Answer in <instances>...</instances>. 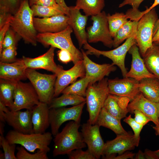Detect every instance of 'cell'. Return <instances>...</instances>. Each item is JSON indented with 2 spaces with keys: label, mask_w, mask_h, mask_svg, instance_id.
Listing matches in <instances>:
<instances>
[{
  "label": "cell",
  "mask_w": 159,
  "mask_h": 159,
  "mask_svg": "<svg viewBox=\"0 0 159 159\" xmlns=\"http://www.w3.org/2000/svg\"><path fill=\"white\" fill-rule=\"evenodd\" d=\"M33 11L28 0H24L18 10L12 15L9 22L10 27L26 43L37 44V32L33 23Z\"/></svg>",
  "instance_id": "1"
},
{
  "label": "cell",
  "mask_w": 159,
  "mask_h": 159,
  "mask_svg": "<svg viewBox=\"0 0 159 159\" xmlns=\"http://www.w3.org/2000/svg\"><path fill=\"white\" fill-rule=\"evenodd\" d=\"M80 126V122L72 121L54 136L53 156L67 155L73 150L86 147V144L78 130Z\"/></svg>",
  "instance_id": "2"
},
{
  "label": "cell",
  "mask_w": 159,
  "mask_h": 159,
  "mask_svg": "<svg viewBox=\"0 0 159 159\" xmlns=\"http://www.w3.org/2000/svg\"><path fill=\"white\" fill-rule=\"evenodd\" d=\"M73 30L69 25L64 29L56 33H39L37 41L44 46H51L69 52L72 55L74 64L83 60L82 54L74 44L71 38Z\"/></svg>",
  "instance_id": "3"
},
{
  "label": "cell",
  "mask_w": 159,
  "mask_h": 159,
  "mask_svg": "<svg viewBox=\"0 0 159 159\" xmlns=\"http://www.w3.org/2000/svg\"><path fill=\"white\" fill-rule=\"evenodd\" d=\"M52 136L49 132L25 134L13 130L8 132L5 137L10 143L20 145L29 152L34 153L37 149L47 153L50 150Z\"/></svg>",
  "instance_id": "4"
},
{
  "label": "cell",
  "mask_w": 159,
  "mask_h": 159,
  "mask_svg": "<svg viewBox=\"0 0 159 159\" xmlns=\"http://www.w3.org/2000/svg\"><path fill=\"white\" fill-rule=\"evenodd\" d=\"M108 81L107 78H104L97 83L89 85L87 88L85 96L87 110L89 115L87 122L91 125L95 124L109 94Z\"/></svg>",
  "instance_id": "5"
},
{
  "label": "cell",
  "mask_w": 159,
  "mask_h": 159,
  "mask_svg": "<svg viewBox=\"0 0 159 159\" xmlns=\"http://www.w3.org/2000/svg\"><path fill=\"white\" fill-rule=\"evenodd\" d=\"M158 19L154 8L143 14L138 21L135 39L143 57L153 46V30Z\"/></svg>",
  "instance_id": "6"
},
{
  "label": "cell",
  "mask_w": 159,
  "mask_h": 159,
  "mask_svg": "<svg viewBox=\"0 0 159 159\" xmlns=\"http://www.w3.org/2000/svg\"><path fill=\"white\" fill-rule=\"evenodd\" d=\"M26 75L35 90L40 102L49 105L54 98L57 75L55 74H43L35 69L28 68Z\"/></svg>",
  "instance_id": "7"
},
{
  "label": "cell",
  "mask_w": 159,
  "mask_h": 159,
  "mask_svg": "<svg viewBox=\"0 0 159 159\" xmlns=\"http://www.w3.org/2000/svg\"><path fill=\"white\" fill-rule=\"evenodd\" d=\"M135 35L127 39L121 45L109 51L98 50L90 45L88 42L84 45V48L87 50V54L94 55L97 57L102 55L110 59L112 64L117 66L120 69L123 77H126L127 72L125 66V60L126 54L131 47L136 44Z\"/></svg>",
  "instance_id": "8"
},
{
  "label": "cell",
  "mask_w": 159,
  "mask_h": 159,
  "mask_svg": "<svg viewBox=\"0 0 159 159\" xmlns=\"http://www.w3.org/2000/svg\"><path fill=\"white\" fill-rule=\"evenodd\" d=\"M92 26L87 29L88 42H101L105 46L110 48L113 46V39L109 28L107 14L104 11L91 16Z\"/></svg>",
  "instance_id": "9"
},
{
  "label": "cell",
  "mask_w": 159,
  "mask_h": 159,
  "mask_svg": "<svg viewBox=\"0 0 159 159\" xmlns=\"http://www.w3.org/2000/svg\"><path fill=\"white\" fill-rule=\"evenodd\" d=\"M40 102L38 95L31 83L19 81L16 83L13 102L9 108L13 111L31 110Z\"/></svg>",
  "instance_id": "10"
},
{
  "label": "cell",
  "mask_w": 159,
  "mask_h": 159,
  "mask_svg": "<svg viewBox=\"0 0 159 159\" xmlns=\"http://www.w3.org/2000/svg\"><path fill=\"white\" fill-rule=\"evenodd\" d=\"M86 101L69 108L61 107L50 109V126L51 133L55 136L62 125L68 121L80 122L82 110Z\"/></svg>",
  "instance_id": "11"
},
{
  "label": "cell",
  "mask_w": 159,
  "mask_h": 159,
  "mask_svg": "<svg viewBox=\"0 0 159 159\" xmlns=\"http://www.w3.org/2000/svg\"><path fill=\"white\" fill-rule=\"evenodd\" d=\"M140 140L129 133L117 135L114 139L105 143L102 156L105 159H113L116 154L120 155L138 147Z\"/></svg>",
  "instance_id": "12"
},
{
  "label": "cell",
  "mask_w": 159,
  "mask_h": 159,
  "mask_svg": "<svg viewBox=\"0 0 159 159\" xmlns=\"http://www.w3.org/2000/svg\"><path fill=\"white\" fill-rule=\"evenodd\" d=\"M100 126L91 125L87 122L81 126V133L84 142L88 149L96 159H100L102 155L105 144L100 131Z\"/></svg>",
  "instance_id": "13"
},
{
  "label": "cell",
  "mask_w": 159,
  "mask_h": 159,
  "mask_svg": "<svg viewBox=\"0 0 159 159\" xmlns=\"http://www.w3.org/2000/svg\"><path fill=\"white\" fill-rule=\"evenodd\" d=\"M109 94L132 100L140 92L139 82L131 78L108 80Z\"/></svg>",
  "instance_id": "14"
},
{
  "label": "cell",
  "mask_w": 159,
  "mask_h": 159,
  "mask_svg": "<svg viewBox=\"0 0 159 159\" xmlns=\"http://www.w3.org/2000/svg\"><path fill=\"white\" fill-rule=\"evenodd\" d=\"M85 75V70L83 60L79 61L70 69H63L57 75L54 88L53 97H58L63 90L70 84L74 83L79 77Z\"/></svg>",
  "instance_id": "15"
},
{
  "label": "cell",
  "mask_w": 159,
  "mask_h": 159,
  "mask_svg": "<svg viewBox=\"0 0 159 159\" xmlns=\"http://www.w3.org/2000/svg\"><path fill=\"white\" fill-rule=\"evenodd\" d=\"M32 110L13 111L9 110L5 112V122L14 130L25 134L34 133L32 121Z\"/></svg>",
  "instance_id": "16"
},
{
  "label": "cell",
  "mask_w": 159,
  "mask_h": 159,
  "mask_svg": "<svg viewBox=\"0 0 159 159\" xmlns=\"http://www.w3.org/2000/svg\"><path fill=\"white\" fill-rule=\"evenodd\" d=\"M55 48L51 46L45 53L38 57L31 58L23 56L22 59L27 68L43 69L51 72L57 75L63 68L57 65L54 61Z\"/></svg>",
  "instance_id": "17"
},
{
  "label": "cell",
  "mask_w": 159,
  "mask_h": 159,
  "mask_svg": "<svg viewBox=\"0 0 159 159\" xmlns=\"http://www.w3.org/2000/svg\"><path fill=\"white\" fill-rule=\"evenodd\" d=\"M83 60L85 70V76L90 80V85L102 80L116 70V67L112 63L99 64L91 60L83 49H81Z\"/></svg>",
  "instance_id": "18"
},
{
  "label": "cell",
  "mask_w": 159,
  "mask_h": 159,
  "mask_svg": "<svg viewBox=\"0 0 159 159\" xmlns=\"http://www.w3.org/2000/svg\"><path fill=\"white\" fill-rule=\"evenodd\" d=\"M69 17L60 14L47 18L33 17L34 28L39 33H56L61 31L69 25Z\"/></svg>",
  "instance_id": "19"
},
{
  "label": "cell",
  "mask_w": 159,
  "mask_h": 159,
  "mask_svg": "<svg viewBox=\"0 0 159 159\" xmlns=\"http://www.w3.org/2000/svg\"><path fill=\"white\" fill-rule=\"evenodd\" d=\"M68 24L72 29L81 48L88 42L85 27L88 16L81 13L80 10L74 6L69 7Z\"/></svg>",
  "instance_id": "20"
},
{
  "label": "cell",
  "mask_w": 159,
  "mask_h": 159,
  "mask_svg": "<svg viewBox=\"0 0 159 159\" xmlns=\"http://www.w3.org/2000/svg\"><path fill=\"white\" fill-rule=\"evenodd\" d=\"M127 108L130 112H133L138 110L148 117L155 126H159L157 103L147 99L140 92L128 104Z\"/></svg>",
  "instance_id": "21"
},
{
  "label": "cell",
  "mask_w": 159,
  "mask_h": 159,
  "mask_svg": "<svg viewBox=\"0 0 159 159\" xmlns=\"http://www.w3.org/2000/svg\"><path fill=\"white\" fill-rule=\"evenodd\" d=\"M139 51L135 44L132 46L128 52L132 56V60L130 69L127 72L126 77L132 78L139 82L145 78L156 77L148 70Z\"/></svg>",
  "instance_id": "22"
},
{
  "label": "cell",
  "mask_w": 159,
  "mask_h": 159,
  "mask_svg": "<svg viewBox=\"0 0 159 159\" xmlns=\"http://www.w3.org/2000/svg\"><path fill=\"white\" fill-rule=\"evenodd\" d=\"M27 68L22 58L11 63L0 62V79L15 82L25 80Z\"/></svg>",
  "instance_id": "23"
},
{
  "label": "cell",
  "mask_w": 159,
  "mask_h": 159,
  "mask_svg": "<svg viewBox=\"0 0 159 159\" xmlns=\"http://www.w3.org/2000/svg\"><path fill=\"white\" fill-rule=\"evenodd\" d=\"M48 105L40 102L32 110V121L34 133H43L50 126Z\"/></svg>",
  "instance_id": "24"
},
{
  "label": "cell",
  "mask_w": 159,
  "mask_h": 159,
  "mask_svg": "<svg viewBox=\"0 0 159 159\" xmlns=\"http://www.w3.org/2000/svg\"><path fill=\"white\" fill-rule=\"evenodd\" d=\"M120 120L110 114L103 107L95 124L111 130L117 135L128 134L122 126Z\"/></svg>",
  "instance_id": "25"
},
{
  "label": "cell",
  "mask_w": 159,
  "mask_h": 159,
  "mask_svg": "<svg viewBox=\"0 0 159 159\" xmlns=\"http://www.w3.org/2000/svg\"><path fill=\"white\" fill-rule=\"evenodd\" d=\"M139 90L147 99L155 103L159 102V79L158 78L141 80L139 82Z\"/></svg>",
  "instance_id": "26"
},
{
  "label": "cell",
  "mask_w": 159,
  "mask_h": 159,
  "mask_svg": "<svg viewBox=\"0 0 159 159\" xmlns=\"http://www.w3.org/2000/svg\"><path fill=\"white\" fill-rule=\"evenodd\" d=\"M121 98V97L109 94L103 107L109 113L120 120L126 117L130 112L127 107H122Z\"/></svg>",
  "instance_id": "27"
},
{
  "label": "cell",
  "mask_w": 159,
  "mask_h": 159,
  "mask_svg": "<svg viewBox=\"0 0 159 159\" xmlns=\"http://www.w3.org/2000/svg\"><path fill=\"white\" fill-rule=\"evenodd\" d=\"M143 58L149 71L159 79V43L153 42Z\"/></svg>",
  "instance_id": "28"
},
{
  "label": "cell",
  "mask_w": 159,
  "mask_h": 159,
  "mask_svg": "<svg viewBox=\"0 0 159 159\" xmlns=\"http://www.w3.org/2000/svg\"><path fill=\"white\" fill-rule=\"evenodd\" d=\"M105 6L104 0H77L74 7L82 10L85 15L88 16L98 14Z\"/></svg>",
  "instance_id": "29"
},
{
  "label": "cell",
  "mask_w": 159,
  "mask_h": 159,
  "mask_svg": "<svg viewBox=\"0 0 159 159\" xmlns=\"http://www.w3.org/2000/svg\"><path fill=\"white\" fill-rule=\"evenodd\" d=\"M86 101L84 97L70 94H62L59 97H54L48 105L49 108L64 107L68 105L75 106Z\"/></svg>",
  "instance_id": "30"
},
{
  "label": "cell",
  "mask_w": 159,
  "mask_h": 159,
  "mask_svg": "<svg viewBox=\"0 0 159 159\" xmlns=\"http://www.w3.org/2000/svg\"><path fill=\"white\" fill-rule=\"evenodd\" d=\"M138 21L128 20L117 31L113 39V46L116 48L125 40L136 35Z\"/></svg>",
  "instance_id": "31"
},
{
  "label": "cell",
  "mask_w": 159,
  "mask_h": 159,
  "mask_svg": "<svg viewBox=\"0 0 159 159\" xmlns=\"http://www.w3.org/2000/svg\"><path fill=\"white\" fill-rule=\"evenodd\" d=\"M16 82L0 79V101L9 108L12 106Z\"/></svg>",
  "instance_id": "32"
},
{
  "label": "cell",
  "mask_w": 159,
  "mask_h": 159,
  "mask_svg": "<svg viewBox=\"0 0 159 159\" xmlns=\"http://www.w3.org/2000/svg\"><path fill=\"white\" fill-rule=\"evenodd\" d=\"M90 80L85 76L67 87L62 91V94H70L85 97L87 88Z\"/></svg>",
  "instance_id": "33"
},
{
  "label": "cell",
  "mask_w": 159,
  "mask_h": 159,
  "mask_svg": "<svg viewBox=\"0 0 159 159\" xmlns=\"http://www.w3.org/2000/svg\"><path fill=\"white\" fill-rule=\"evenodd\" d=\"M107 17L111 37L114 38L119 30L128 20L125 14L116 12L110 15L108 14Z\"/></svg>",
  "instance_id": "34"
},
{
  "label": "cell",
  "mask_w": 159,
  "mask_h": 159,
  "mask_svg": "<svg viewBox=\"0 0 159 159\" xmlns=\"http://www.w3.org/2000/svg\"><path fill=\"white\" fill-rule=\"evenodd\" d=\"M33 16L47 18L60 14H65L63 11L57 9L34 4L31 6ZM66 15V14H65Z\"/></svg>",
  "instance_id": "35"
},
{
  "label": "cell",
  "mask_w": 159,
  "mask_h": 159,
  "mask_svg": "<svg viewBox=\"0 0 159 159\" xmlns=\"http://www.w3.org/2000/svg\"><path fill=\"white\" fill-rule=\"evenodd\" d=\"M17 150L16 156L17 159H48L47 153L39 150L34 153H31L21 146L16 148Z\"/></svg>",
  "instance_id": "36"
},
{
  "label": "cell",
  "mask_w": 159,
  "mask_h": 159,
  "mask_svg": "<svg viewBox=\"0 0 159 159\" xmlns=\"http://www.w3.org/2000/svg\"><path fill=\"white\" fill-rule=\"evenodd\" d=\"M0 144L4 151V159H17L15 154L16 144L10 143L4 135H0Z\"/></svg>",
  "instance_id": "37"
},
{
  "label": "cell",
  "mask_w": 159,
  "mask_h": 159,
  "mask_svg": "<svg viewBox=\"0 0 159 159\" xmlns=\"http://www.w3.org/2000/svg\"><path fill=\"white\" fill-rule=\"evenodd\" d=\"M17 54L16 46H10L4 49L0 53V62L5 63L14 62L18 59L16 57Z\"/></svg>",
  "instance_id": "38"
},
{
  "label": "cell",
  "mask_w": 159,
  "mask_h": 159,
  "mask_svg": "<svg viewBox=\"0 0 159 159\" xmlns=\"http://www.w3.org/2000/svg\"><path fill=\"white\" fill-rule=\"evenodd\" d=\"M18 37L19 36L11 27H10L7 32L3 42V49L10 46H16L20 37L21 38Z\"/></svg>",
  "instance_id": "39"
},
{
  "label": "cell",
  "mask_w": 159,
  "mask_h": 159,
  "mask_svg": "<svg viewBox=\"0 0 159 159\" xmlns=\"http://www.w3.org/2000/svg\"><path fill=\"white\" fill-rule=\"evenodd\" d=\"M23 0H0V9H3L11 13L14 14Z\"/></svg>",
  "instance_id": "40"
},
{
  "label": "cell",
  "mask_w": 159,
  "mask_h": 159,
  "mask_svg": "<svg viewBox=\"0 0 159 159\" xmlns=\"http://www.w3.org/2000/svg\"><path fill=\"white\" fill-rule=\"evenodd\" d=\"M67 155L69 159H96L88 149L84 151L82 149H77L72 151Z\"/></svg>",
  "instance_id": "41"
},
{
  "label": "cell",
  "mask_w": 159,
  "mask_h": 159,
  "mask_svg": "<svg viewBox=\"0 0 159 159\" xmlns=\"http://www.w3.org/2000/svg\"><path fill=\"white\" fill-rule=\"evenodd\" d=\"M124 121L132 128L135 137L137 139H140V133L144 126L137 122L134 118L131 117V115L125 117Z\"/></svg>",
  "instance_id": "42"
},
{
  "label": "cell",
  "mask_w": 159,
  "mask_h": 159,
  "mask_svg": "<svg viewBox=\"0 0 159 159\" xmlns=\"http://www.w3.org/2000/svg\"><path fill=\"white\" fill-rule=\"evenodd\" d=\"M35 4L53 8L63 11L67 15V12L56 2V0H36Z\"/></svg>",
  "instance_id": "43"
},
{
  "label": "cell",
  "mask_w": 159,
  "mask_h": 159,
  "mask_svg": "<svg viewBox=\"0 0 159 159\" xmlns=\"http://www.w3.org/2000/svg\"><path fill=\"white\" fill-rule=\"evenodd\" d=\"M57 56L58 60L63 63L67 64L73 61L72 55L67 50L60 49L57 52Z\"/></svg>",
  "instance_id": "44"
},
{
  "label": "cell",
  "mask_w": 159,
  "mask_h": 159,
  "mask_svg": "<svg viewBox=\"0 0 159 159\" xmlns=\"http://www.w3.org/2000/svg\"><path fill=\"white\" fill-rule=\"evenodd\" d=\"M133 112L135 115L134 119L136 121L143 126L151 121L148 117L138 110H135Z\"/></svg>",
  "instance_id": "45"
},
{
  "label": "cell",
  "mask_w": 159,
  "mask_h": 159,
  "mask_svg": "<svg viewBox=\"0 0 159 159\" xmlns=\"http://www.w3.org/2000/svg\"><path fill=\"white\" fill-rule=\"evenodd\" d=\"M11 16V13L3 9H0V29L9 22Z\"/></svg>",
  "instance_id": "46"
},
{
  "label": "cell",
  "mask_w": 159,
  "mask_h": 159,
  "mask_svg": "<svg viewBox=\"0 0 159 159\" xmlns=\"http://www.w3.org/2000/svg\"><path fill=\"white\" fill-rule=\"evenodd\" d=\"M144 0H124L119 5V8L127 5H129L134 9H138L140 5Z\"/></svg>",
  "instance_id": "47"
},
{
  "label": "cell",
  "mask_w": 159,
  "mask_h": 159,
  "mask_svg": "<svg viewBox=\"0 0 159 159\" xmlns=\"http://www.w3.org/2000/svg\"><path fill=\"white\" fill-rule=\"evenodd\" d=\"M10 27V25L9 22L6 24L0 29V53L3 50L2 44L4 39L7 32Z\"/></svg>",
  "instance_id": "48"
},
{
  "label": "cell",
  "mask_w": 159,
  "mask_h": 159,
  "mask_svg": "<svg viewBox=\"0 0 159 159\" xmlns=\"http://www.w3.org/2000/svg\"><path fill=\"white\" fill-rule=\"evenodd\" d=\"M158 4H159V0H154V2L152 5L150 7L147 9L145 11H141L138 10L135 13V17L138 20H139L143 14L155 8V7Z\"/></svg>",
  "instance_id": "49"
},
{
  "label": "cell",
  "mask_w": 159,
  "mask_h": 159,
  "mask_svg": "<svg viewBox=\"0 0 159 159\" xmlns=\"http://www.w3.org/2000/svg\"><path fill=\"white\" fill-rule=\"evenodd\" d=\"M144 153L146 159H159V149L155 151L146 149Z\"/></svg>",
  "instance_id": "50"
},
{
  "label": "cell",
  "mask_w": 159,
  "mask_h": 159,
  "mask_svg": "<svg viewBox=\"0 0 159 159\" xmlns=\"http://www.w3.org/2000/svg\"><path fill=\"white\" fill-rule=\"evenodd\" d=\"M135 154L130 152L124 153L115 156L113 159H126L128 158L133 159Z\"/></svg>",
  "instance_id": "51"
},
{
  "label": "cell",
  "mask_w": 159,
  "mask_h": 159,
  "mask_svg": "<svg viewBox=\"0 0 159 159\" xmlns=\"http://www.w3.org/2000/svg\"><path fill=\"white\" fill-rule=\"evenodd\" d=\"M56 2L68 14L69 8L66 4L64 0H56Z\"/></svg>",
  "instance_id": "52"
},
{
  "label": "cell",
  "mask_w": 159,
  "mask_h": 159,
  "mask_svg": "<svg viewBox=\"0 0 159 159\" xmlns=\"http://www.w3.org/2000/svg\"><path fill=\"white\" fill-rule=\"evenodd\" d=\"M134 159H145V158L144 153H143L140 150H139L138 153L135 155Z\"/></svg>",
  "instance_id": "53"
},
{
  "label": "cell",
  "mask_w": 159,
  "mask_h": 159,
  "mask_svg": "<svg viewBox=\"0 0 159 159\" xmlns=\"http://www.w3.org/2000/svg\"><path fill=\"white\" fill-rule=\"evenodd\" d=\"M152 41L153 42L159 43V28L153 36Z\"/></svg>",
  "instance_id": "54"
},
{
  "label": "cell",
  "mask_w": 159,
  "mask_h": 159,
  "mask_svg": "<svg viewBox=\"0 0 159 159\" xmlns=\"http://www.w3.org/2000/svg\"><path fill=\"white\" fill-rule=\"evenodd\" d=\"M159 28V19L157 20L155 22L153 30V36L155 34L158 29Z\"/></svg>",
  "instance_id": "55"
},
{
  "label": "cell",
  "mask_w": 159,
  "mask_h": 159,
  "mask_svg": "<svg viewBox=\"0 0 159 159\" xmlns=\"http://www.w3.org/2000/svg\"><path fill=\"white\" fill-rule=\"evenodd\" d=\"M4 122L1 121L0 122V135H4Z\"/></svg>",
  "instance_id": "56"
},
{
  "label": "cell",
  "mask_w": 159,
  "mask_h": 159,
  "mask_svg": "<svg viewBox=\"0 0 159 159\" xmlns=\"http://www.w3.org/2000/svg\"><path fill=\"white\" fill-rule=\"evenodd\" d=\"M153 128L155 130L156 134L159 136V126H153Z\"/></svg>",
  "instance_id": "57"
},
{
  "label": "cell",
  "mask_w": 159,
  "mask_h": 159,
  "mask_svg": "<svg viewBox=\"0 0 159 159\" xmlns=\"http://www.w3.org/2000/svg\"><path fill=\"white\" fill-rule=\"evenodd\" d=\"M30 6H31L35 3L36 0H28Z\"/></svg>",
  "instance_id": "58"
},
{
  "label": "cell",
  "mask_w": 159,
  "mask_h": 159,
  "mask_svg": "<svg viewBox=\"0 0 159 159\" xmlns=\"http://www.w3.org/2000/svg\"><path fill=\"white\" fill-rule=\"evenodd\" d=\"M0 159H4V153H3L0 151Z\"/></svg>",
  "instance_id": "59"
},
{
  "label": "cell",
  "mask_w": 159,
  "mask_h": 159,
  "mask_svg": "<svg viewBox=\"0 0 159 159\" xmlns=\"http://www.w3.org/2000/svg\"><path fill=\"white\" fill-rule=\"evenodd\" d=\"M157 105L158 110V120H159V102L157 103Z\"/></svg>",
  "instance_id": "60"
}]
</instances>
